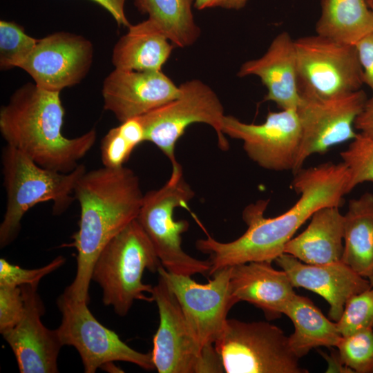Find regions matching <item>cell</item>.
<instances>
[{"instance_id":"31","label":"cell","mask_w":373,"mask_h":373,"mask_svg":"<svg viewBox=\"0 0 373 373\" xmlns=\"http://www.w3.org/2000/svg\"><path fill=\"white\" fill-rule=\"evenodd\" d=\"M336 323L342 336L363 329H373V287L352 296Z\"/></svg>"},{"instance_id":"17","label":"cell","mask_w":373,"mask_h":373,"mask_svg":"<svg viewBox=\"0 0 373 373\" xmlns=\"http://www.w3.org/2000/svg\"><path fill=\"white\" fill-rule=\"evenodd\" d=\"M180 93L162 70L137 71L115 68L104 80L105 110L122 123L140 117L170 102Z\"/></svg>"},{"instance_id":"12","label":"cell","mask_w":373,"mask_h":373,"mask_svg":"<svg viewBox=\"0 0 373 373\" xmlns=\"http://www.w3.org/2000/svg\"><path fill=\"white\" fill-rule=\"evenodd\" d=\"M367 101L362 89L332 99L300 97L296 113L301 127V139L294 171L303 168L307 157L353 140L356 117Z\"/></svg>"},{"instance_id":"4","label":"cell","mask_w":373,"mask_h":373,"mask_svg":"<svg viewBox=\"0 0 373 373\" xmlns=\"http://www.w3.org/2000/svg\"><path fill=\"white\" fill-rule=\"evenodd\" d=\"M1 160L6 193L0 224V247L4 248L17 238L23 216L35 205L51 201L54 215L66 211L75 200V187L86 169L80 164L69 173L45 169L7 144L2 149Z\"/></svg>"},{"instance_id":"36","label":"cell","mask_w":373,"mask_h":373,"mask_svg":"<svg viewBox=\"0 0 373 373\" xmlns=\"http://www.w3.org/2000/svg\"><path fill=\"white\" fill-rule=\"evenodd\" d=\"M354 128L365 135L373 137V99H367L363 111L355 120Z\"/></svg>"},{"instance_id":"19","label":"cell","mask_w":373,"mask_h":373,"mask_svg":"<svg viewBox=\"0 0 373 373\" xmlns=\"http://www.w3.org/2000/svg\"><path fill=\"white\" fill-rule=\"evenodd\" d=\"M237 75L258 77L267 90L264 101L282 110H296L300 102L294 40L286 31L275 37L262 57L244 62Z\"/></svg>"},{"instance_id":"26","label":"cell","mask_w":373,"mask_h":373,"mask_svg":"<svg viewBox=\"0 0 373 373\" xmlns=\"http://www.w3.org/2000/svg\"><path fill=\"white\" fill-rule=\"evenodd\" d=\"M142 15L155 22L175 47L192 46L200 35L194 20L193 0H133Z\"/></svg>"},{"instance_id":"6","label":"cell","mask_w":373,"mask_h":373,"mask_svg":"<svg viewBox=\"0 0 373 373\" xmlns=\"http://www.w3.org/2000/svg\"><path fill=\"white\" fill-rule=\"evenodd\" d=\"M180 93L170 102L138 117L144 130L145 141L154 144L170 160L171 177L182 175L175 157V145L188 126L204 123L216 131L219 148L229 144L222 133L224 107L213 90L200 79H191L179 86Z\"/></svg>"},{"instance_id":"11","label":"cell","mask_w":373,"mask_h":373,"mask_svg":"<svg viewBox=\"0 0 373 373\" xmlns=\"http://www.w3.org/2000/svg\"><path fill=\"white\" fill-rule=\"evenodd\" d=\"M231 267L215 272L206 284L189 276L168 271L162 265L157 272L176 297L193 336L202 347L214 344L221 334L231 308L238 300L231 285Z\"/></svg>"},{"instance_id":"10","label":"cell","mask_w":373,"mask_h":373,"mask_svg":"<svg viewBox=\"0 0 373 373\" xmlns=\"http://www.w3.org/2000/svg\"><path fill=\"white\" fill-rule=\"evenodd\" d=\"M61 322L56 329L63 345L73 346L78 352L86 373L114 361L133 363L145 370L155 369L151 353L137 352L123 342L119 336L102 325L88 308V303L77 301L64 291L57 298Z\"/></svg>"},{"instance_id":"23","label":"cell","mask_w":373,"mask_h":373,"mask_svg":"<svg viewBox=\"0 0 373 373\" xmlns=\"http://www.w3.org/2000/svg\"><path fill=\"white\" fill-rule=\"evenodd\" d=\"M343 217L341 261L368 279L373 274V194L350 200Z\"/></svg>"},{"instance_id":"5","label":"cell","mask_w":373,"mask_h":373,"mask_svg":"<svg viewBox=\"0 0 373 373\" xmlns=\"http://www.w3.org/2000/svg\"><path fill=\"white\" fill-rule=\"evenodd\" d=\"M162 263L137 219L112 238L98 256L92 280L102 290L104 305L126 316L134 300L153 302V287L142 281L145 269L155 273Z\"/></svg>"},{"instance_id":"18","label":"cell","mask_w":373,"mask_h":373,"mask_svg":"<svg viewBox=\"0 0 373 373\" xmlns=\"http://www.w3.org/2000/svg\"><path fill=\"white\" fill-rule=\"evenodd\" d=\"M286 272L294 287H303L321 296L329 304V316L337 322L347 300L371 287L367 278L342 261L312 265L283 253L276 260Z\"/></svg>"},{"instance_id":"33","label":"cell","mask_w":373,"mask_h":373,"mask_svg":"<svg viewBox=\"0 0 373 373\" xmlns=\"http://www.w3.org/2000/svg\"><path fill=\"white\" fill-rule=\"evenodd\" d=\"M24 301L21 287L0 285V332L15 327L23 317Z\"/></svg>"},{"instance_id":"37","label":"cell","mask_w":373,"mask_h":373,"mask_svg":"<svg viewBox=\"0 0 373 373\" xmlns=\"http://www.w3.org/2000/svg\"><path fill=\"white\" fill-rule=\"evenodd\" d=\"M249 0H193V6L199 10L211 8L240 10L245 6Z\"/></svg>"},{"instance_id":"30","label":"cell","mask_w":373,"mask_h":373,"mask_svg":"<svg viewBox=\"0 0 373 373\" xmlns=\"http://www.w3.org/2000/svg\"><path fill=\"white\" fill-rule=\"evenodd\" d=\"M336 347L342 363L352 372L373 373V329L341 336Z\"/></svg>"},{"instance_id":"28","label":"cell","mask_w":373,"mask_h":373,"mask_svg":"<svg viewBox=\"0 0 373 373\" xmlns=\"http://www.w3.org/2000/svg\"><path fill=\"white\" fill-rule=\"evenodd\" d=\"M38 39L27 35L19 24L0 21V68H20L35 49Z\"/></svg>"},{"instance_id":"21","label":"cell","mask_w":373,"mask_h":373,"mask_svg":"<svg viewBox=\"0 0 373 373\" xmlns=\"http://www.w3.org/2000/svg\"><path fill=\"white\" fill-rule=\"evenodd\" d=\"M343 215L339 207L316 211L308 227L285 247L284 253L312 265L341 261L343 251Z\"/></svg>"},{"instance_id":"1","label":"cell","mask_w":373,"mask_h":373,"mask_svg":"<svg viewBox=\"0 0 373 373\" xmlns=\"http://www.w3.org/2000/svg\"><path fill=\"white\" fill-rule=\"evenodd\" d=\"M295 173L292 186L300 198L287 211L266 218L264 214L269 200H260L243 210L242 219L247 229L238 238L222 242L208 236L196 241V249L209 256V276L239 264L275 261L284 253L296 231L316 211L326 206L340 207L349 193V173L342 162L302 168Z\"/></svg>"},{"instance_id":"3","label":"cell","mask_w":373,"mask_h":373,"mask_svg":"<svg viewBox=\"0 0 373 373\" xmlns=\"http://www.w3.org/2000/svg\"><path fill=\"white\" fill-rule=\"evenodd\" d=\"M65 115L60 92L35 83L16 90L0 110V133L6 144L40 166L69 173L93 148L97 131L92 128L72 138L62 134Z\"/></svg>"},{"instance_id":"2","label":"cell","mask_w":373,"mask_h":373,"mask_svg":"<svg viewBox=\"0 0 373 373\" xmlns=\"http://www.w3.org/2000/svg\"><path fill=\"white\" fill-rule=\"evenodd\" d=\"M80 207L79 229L72 236L77 272L64 292L88 303V289L95 262L106 244L137 219L144 194L136 174L124 166L86 171L74 190Z\"/></svg>"},{"instance_id":"34","label":"cell","mask_w":373,"mask_h":373,"mask_svg":"<svg viewBox=\"0 0 373 373\" xmlns=\"http://www.w3.org/2000/svg\"><path fill=\"white\" fill-rule=\"evenodd\" d=\"M354 46L362 68L363 84L371 89L373 99V30Z\"/></svg>"},{"instance_id":"20","label":"cell","mask_w":373,"mask_h":373,"mask_svg":"<svg viewBox=\"0 0 373 373\" xmlns=\"http://www.w3.org/2000/svg\"><path fill=\"white\" fill-rule=\"evenodd\" d=\"M271 262H249L231 267L230 285L233 296L263 311L267 318H278L296 294L285 271Z\"/></svg>"},{"instance_id":"39","label":"cell","mask_w":373,"mask_h":373,"mask_svg":"<svg viewBox=\"0 0 373 373\" xmlns=\"http://www.w3.org/2000/svg\"><path fill=\"white\" fill-rule=\"evenodd\" d=\"M368 280L370 281L371 287H373V274L368 278Z\"/></svg>"},{"instance_id":"35","label":"cell","mask_w":373,"mask_h":373,"mask_svg":"<svg viewBox=\"0 0 373 373\" xmlns=\"http://www.w3.org/2000/svg\"><path fill=\"white\" fill-rule=\"evenodd\" d=\"M108 11L118 26L128 27L129 23L124 11L126 0H91Z\"/></svg>"},{"instance_id":"14","label":"cell","mask_w":373,"mask_h":373,"mask_svg":"<svg viewBox=\"0 0 373 373\" xmlns=\"http://www.w3.org/2000/svg\"><path fill=\"white\" fill-rule=\"evenodd\" d=\"M93 46L83 36L58 32L38 39L21 67L38 86L50 91L79 84L93 64Z\"/></svg>"},{"instance_id":"16","label":"cell","mask_w":373,"mask_h":373,"mask_svg":"<svg viewBox=\"0 0 373 373\" xmlns=\"http://www.w3.org/2000/svg\"><path fill=\"white\" fill-rule=\"evenodd\" d=\"M39 284L20 286L24 301L22 318L12 329L3 332L21 373H57V359L63 346L57 330L44 325L45 308L37 292Z\"/></svg>"},{"instance_id":"15","label":"cell","mask_w":373,"mask_h":373,"mask_svg":"<svg viewBox=\"0 0 373 373\" xmlns=\"http://www.w3.org/2000/svg\"><path fill=\"white\" fill-rule=\"evenodd\" d=\"M151 296L160 316L151 352L155 369L159 373H197L202 347L189 328L176 297L160 275Z\"/></svg>"},{"instance_id":"9","label":"cell","mask_w":373,"mask_h":373,"mask_svg":"<svg viewBox=\"0 0 373 373\" xmlns=\"http://www.w3.org/2000/svg\"><path fill=\"white\" fill-rule=\"evenodd\" d=\"M300 97L332 99L361 89L362 68L354 45L316 35L294 40Z\"/></svg>"},{"instance_id":"22","label":"cell","mask_w":373,"mask_h":373,"mask_svg":"<svg viewBox=\"0 0 373 373\" xmlns=\"http://www.w3.org/2000/svg\"><path fill=\"white\" fill-rule=\"evenodd\" d=\"M127 32L114 46L115 68L137 71L161 70L174 45L149 19L128 27Z\"/></svg>"},{"instance_id":"29","label":"cell","mask_w":373,"mask_h":373,"mask_svg":"<svg viewBox=\"0 0 373 373\" xmlns=\"http://www.w3.org/2000/svg\"><path fill=\"white\" fill-rule=\"evenodd\" d=\"M340 155L349 173V193L358 184L373 182V137L357 133Z\"/></svg>"},{"instance_id":"8","label":"cell","mask_w":373,"mask_h":373,"mask_svg":"<svg viewBox=\"0 0 373 373\" xmlns=\"http://www.w3.org/2000/svg\"><path fill=\"white\" fill-rule=\"evenodd\" d=\"M227 373H307L289 338L265 321L228 319L214 343Z\"/></svg>"},{"instance_id":"32","label":"cell","mask_w":373,"mask_h":373,"mask_svg":"<svg viewBox=\"0 0 373 373\" xmlns=\"http://www.w3.org/2000/svg\"><path fill=\"white\" fill-rule=\"evenodd\" d=\"M65 261L66 258L59 256L42 267L27 269L12 265L5 258H1L0 285L20 287L23 285L39 284L42 278L59 268Z\"/></svg>"},{"instance_id":"7","label":"cell","mask_w":373,"mask_h":373,"mask_svg":"<svg viewBox=\"0 0 373 373\" xmlns=\"http://www.w3.org/2000/svg\"><path fill=\"white\" fill-rule=\"evenodd\" d=\"M195 193L183 175L170 176L160 189L144 194L137 220L149 238L162 267L168 271L184 276L209 274L211 263L187 254L182 247V234L189 223L175 220V208L187 207Z\"/></svg>"},{"instance_id":"27","label":"cell","mask_w":373,"mask_h":373,"mask_svg":"<svg viewBox=\"0 0 373 373\" xmlns=\"http://www.w3.org/2000/svg\"><path fill=\"white\" fill-rule=\"evenodd\" d=\"M145 142L144 127L139 117L129 119L108 131L101 142L104 166L119 168L129 159L133 150Z\"/></svg>"},{"instance_id":"25","label":"cell","mask_w":373,"mask_h":373,"mask_svg":"<svg viewBox=\"0 0 373 373\" xmlns=\"http://www.w3.org/2000/svg\"><path fill=\"white\" fill-rule=\"evenodd\" d=\"M317 35L355 45L373 30V12L367 0H321Z\"/></svg>"},{"instance_id":"13","label":"cell","mask_w":373,"mask_h":373,"mask_svg":"<svg viewBox=\"0 0 373 373\" xmlns=\"http://www.w3.org/2000/svg\"><path fill=\"white\" fill-rule=\"evenodd\" d=\"M222 133L243 142L248 157L258 165L275 171H294L301 139V127L296 110L269 111L259 124L241 122L225 115Z\"/></svg>"},{"instance_id":"24","label":"cell","mask_w":373,"mask_h":373,"mask_svg":"<svg viewBox=\"0 0 373 373\" xmlns=\"http://www.w3.org/2000/svg\"><path fill=\"white\" fill-rule=\"evenodd\" d=\"M294 325L289 345L300 358L321 346L336 347L341 334L336 323L327 319L307 298L295 294L283 311Z\"/></svg>"},{"instance_id":"38","label":"cell","mask_w":373,"mask_h":373,"mask_svg":"<svg viewBox=\"0 0 373 373\" xmlns=\"http://www.w3.org/2000/svg\"><path fill=\"white\" fill-rule=\"evenodd\" d=\"M367 2L373 12V0H367Z\"/></svg>"}]
</instances>
